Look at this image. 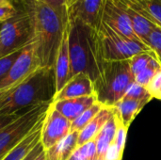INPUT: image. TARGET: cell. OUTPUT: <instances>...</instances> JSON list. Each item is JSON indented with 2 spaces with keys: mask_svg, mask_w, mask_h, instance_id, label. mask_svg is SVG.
Returning a JSON list of instances; mask_svg holds the SVG:
<instances>
[{
  "mask_svg": "<svg viewBox=\"0 0 161 160\" xmlns=\"http://www.w3.org/2000/svg\"><path fill=\"white\" fill-rule=\"evenodd\" d=\"M13 5L27 13L34 33V52L40 68L55 69L56 59L69 17L45 4L42 0H14Z\"/></svg>",
  "mask_w": 161,
  "mask_h": 160,
  "instance_id": "obj_1",
  "label": "cell"
},
{
  "mask_svg": "<svg viewBox=\"0 0 161 160\" xmlns=\"http://www.w3.org/2000/svg\"><path fill=\"white\" fill-rule=\"evenodd\" d=\"M68 44L71 78L77 74H85L94 82L105 63L97 29L78 19H69Z\"/></svg>",
  "mask_w": 161,
  "mask_h": 160,
  "instance_id": "obj_2",
  "label": "cell"
},
{
  "mask_svg": "<svg viewBox=\"0 0 161 160\" xmlns=\"http://www.w3.org/2000/svg\"><path fill=\"white\" fill-rule=\"evenodd\" d=\"M55 95V69L38 68L10 93L0 95V115L16 113L42 104H52Z\"/></svg>",
  "mask_w": 161,
  "mask_h": 160,
  "instance_id": "obj_3",
  "label": "cell"
},
{
  "mask_svg": "<svg viewBox=\"0 0 161 160\" xmlns=\"http://www.w3.org/2000/svg\"><path fill=\"white\" fill-rule=\"evenodd\" d=\"M134 82L128 60L105 61L101 74L93 82L94 94L99 103L113 108Z\"/></svg>",
  "mask_w": 161,
  "mask_h": 160,
  "instance_id": "obj_4",
  "label": "cell"
},
{
  "mask_svg": "<svg viewBox=\"0 0 161 160\" xmlns=\"http://www.w3.org/2000/svg\"><path fill=\"white\" fill-rule=\"evenodd\" d=\"M97 31L105 61L129 60L134 56L143 52L153 53L142 41H133L122 36L104 23H101Z\"/></svg>",
  "mask_w": 161,
  "mask_h": 160,
  "instance_id": "obj_5",
  "label": "cell"
},
{
  "mask_svg": "<svg viewBox=\"0 0 161 160\" xmlns=\"http://www.w3.org/2000/svg\"><path fill=\"white\" fill-rule=\"evenodd\" d=\"M15 7L18 9L17 14L5 21L0 31V58L22 50L34 41L29 16L19 7Z\"/></svg>",
  "mask_w": 161,
  "mask_h": 160,
  "instance_id": "obj_6",
  "label": "cell"
},
{
  "mask_svg": "<svg viewBox=\"0 0 161 160\" xmlns=\"http://www.w3.org/2000/svg\"><path fill=\"white\" fill-rule=\"evenodd\" d=\"M50 105L36 106L0 132V160L16 147L39 122L44 119Z\"/></svg>",
  "mask_w": 161,
  "mask_h": 160,
  "instance_id": "obj_7",
  "label": "cell"
},
{
  "mask_svg": "<svg viewBox=\"0 0 161 160\" xmlns=\"http://www.w3.org/2000/svg\"><path fill=\"white\" fill-rule=\"evenodd\" d=\"M38 68L40 67L34 52V43L31 42L22 49L19 57L0 81V92L15 89Z\"/></svg>",
  "mask_w": 161,
  "mask_h": 160,
  "instance_id": "obj_8",
  "label": "cell"
},
{
  "mask_svg": "<svg viewBox=\"0 0 161 160\" xmlns=\"http://www.w3.org/2000/svg\"><path fill=\"white\" fill-rule=\"evenodd\" d=\"M72 123L50 105L43 119L41 131V144L48 150L71 132Z\"/></svg>",
  "mask_w": 161,
  "mask_h": 160,
  "instance_id": "obj_9",
  "label": "cell"
},
{
  "mask_svg": "<svg viewBox=\"0 0 161 160\" xmlns=\"http://www.w3.org/2000/svg\"><path fill=\"white\" fill-rule=\"evenodd\" d=\"M102 23L108 25L122 36L133 41H142L134 33L130 20L119 0H107L103 10Z\"/></svg>",
  "mask_w": 161,
  "mask_h": 160,
  "instance_id": "obj_10",
  "label": "cell"
},
{
  "mask_svg": "<svg viewBox=\"0 0 161 160\" xmlns=\"http://www.w3.org/2000/svg\"><path fill=\"white\" fill-rule=\"evenodd\" d=\"M107 0H75L68 7L69 19H78L98 29Z\"/></svg>",
  "mask_w": 161,
  "mask_h": 160,
  "instance_id": "obj_11",
  "label": "cell"
},
{
  "mask_svg": "<svg viewBox=\"0 0 161 160\" xmlns=\"http://www.w3.org/2000/svg\"><path fill=\"white\" fill-rule=\"evenodd\" d=\"M92 94H94V84L92 79L85 74H77L56 93L53 102L90 96Z\"/></svg>",
  "mask_w": 161,
  "mask_h": 160,
  "instance_id": "obj_12",
  "label": "cell"
},
{
  "mask_svg": "<svg viewBox=\"0 0 161 160\" xmlns=\"http://www.w3.org/2000/svg\"><path fill=\"white\" fill-rule=\"evenodd\" d=\"M96 102H98L96 95L92 94L90 96L55 101L52 102L51 105L61 115H63L66 119H68L71 123H73L86 109H88Z\"/></svg>",
  "mask_w": 161,
  "mask_h": 160,
  "instance_id": "obj_13",
  "label": "cell"
},
{
  "mask_svg": "<svg viewBox=\"0 0 161 160\" xmlns=\"http://www.w3.org/2000/svg\"><path fill=\"white\" fill-rule=\"evenodd\" d=\"M152 97L142 99H132L123 97L113 108L114 114L120 124L129 128L135 118L142 111V109L152 100Z\"/></svg>",
  "mask_w": 161,
  "mask_h": 160,
  "instance_id": "obj_14",
  "label": "cell"
},
{
  "mask_svg": "<svg viewBox=\"0 0 161 160\" xmlns=\"http://www.w3.org/2000/svg\"><path fill=\"white\" fill-rule=\"evenodd\" d=\"M56 93L58 92L71 79V61L68 44V27L64 34L55 64Z\"/></svg>",
  "mask_w": 161,
  "mask_h": 160,
  "instance_id": "obj_15",
  "label": "cell"
},
{
  "mask_svg": "<svg viewBox=\"0 0 161 160\" xmlns=\"http://www.w3.org/2000/svg\"><path fill=\"white\" fill-rule=\"evenodd\" d=\"M113 114L114 108L105 106L100 110V112L78 133V147L94 140L100 132V130L103 128V126L113 116Z\"/></svg>",
  "mask_w": 161,
  "mask_h": 160,
  "instance_id": "obj_16",
  "label": "cell"
},
{
  "mask_svg": "<svg viewBox=\"0 0 161 160\" xmlns=\"http://www.w3.org/2000/svg\"><path fill=\"white\" fill-rule=\"evenodd\" d=\"M161 28V0H121Z\"/></svg>",
  "mask_w": 161,
  "mask_h": 160,
  "instance_id": "obj_17",
  "label": "cell"
},
{
  "mask_svg": "<svg viewBox=\"0 0 161 160\" xmlns=\"http://www.w3.org/2000/svg\"><path fill=\"white\" fill-rule=\"evenodd\" d=\"M78 133L71 131L63 140L48 150L44 151L46 160H68L78 147Z\"/></svg>",
  "mask_w": 161,
  "mask_h": 160,
  "instance_id": "obj_18",
  "label": "cell"
},
{
  "mask_svg": "<svg viewBox=\"0 0 161 160\" xmlns=\"http://www.w3.org/2000/svg\"><path fill=\"white\" fill-rule=\"evenodd\" d=\"M43 120L39 122L29 134L14 147L2 160H24L32 149L41 141V131Z\"/></svg>",
  "mask_w": 161,
  "mask_h": 160,
  "instance_id": "obj_19",
  "label": "cell"
},
{
  "mask_svg": "<svg viewBox=\"0 0 161 160\" xmlns=\"http://www.w3.org/2000/svg\"><path fill=\"white\" fill-rule=\"evenodd\" d=\"M121 5L123 6L125 13L127 14L132 28L134 30V33L136 34V36L144 43L146 44L147 42V39L151 33V31L156 27V25L151 23L149 20H147L146 18H144L143 16H142L140 13H138L137 11H135L133 8H131L130 7H128L126 4H125L123 1L119 0ZM147 45V44H146Z\"/></svg>",
  "mask_w": 161,
  "mask_h": 160,
  "instance_id": "obj_20",
  "label": "cell"
},
{
  "mask_svg": "<svg viewBox=\"0 0 161 160\" xmlns=\"http://www.w3.org/2000/svg\"><path fill=\"white\" fill-rule=\"evenodd\" d=\"M117 124H118L117 118L115 114H113V116L107 122V124L103 126V128L96 136L95 142H96L97 157L104 158V156L106 155L107 151L108 150V148L113 142L116 129H117Z\"/></svg>",
  "mask_w": 161,
  "mask_h": 160,
  "instance_id": "obj_21",
  "label": "cell"
},
{
  "mask_svg": "<svg viewBox=\"0 0 161 160\" xmlns=\"http://www.w3.org/2000/svg\"><path fill=\"white\" fill-rule=\"evenodd\" d=\"M105 106L102 105L99 102H96L92 107H90L88 109H86L78 118H76L73 123L71 126V131H76L80 132L104 108Z\"/></svg>",
  "mask_w": 161,
  "mask_h": 160,
  "instance_id": "obj_22",
  "label": "cell"
},
{
  "mask_svg": "<svg viewBox=\"0 0 161 160\" xmlns=\"http://www.w3.org/2000/svg\"><path fill=\"white\" fill-rule=\"evenodd\" d=\"M155 58H157L155 54L151 52H143L131 58L128 62L133 74L136 76L143 70L148 68Z\"/></svg>",
  "mask_w": 161,
  "mask_h": 160,
  "instance_id": "obj_23",
  "label": "cell"
},
{
  "mask_svg": "<svg viewBox=\"0 0 161 160\" xmlns=\"http://www.w3.org/2000/svg\"><path fill=\"white\" fill-rule=\"evenodd\" d=\"M160 70V62L158 60V58H155L148 68H146L145 70H143L142 73H140L139 74L135 76V82L146 88L147 85L150 83V81L153 79V77L156 75V74Z\"/></svg>",
  "mask_w": 161,
  "mask_h": 160,
  "instance_id": "obj_24",
  "label": "cell"
},
{
  "mask_svg": "<svg viewBox=\"0 0 161 160\" xmlns=\"http://www.w3.org/2000/svg\"><path fill=\"white\" fill-rule=\"evenodd\" d=\"M73 155L79 160H92L94 158L97 156L95 139L85 143L82 146L77 147Z\"/></svg>",
  "mask_w": 161,
  "mask_h": 160,
  "instance_id": "obj_25",
  "label": "cell"
},
{
  "mask_svg": "<svg viewBox=\"0 0 161 160\" xmlns=\"http://www.w3.org/2000/svg\"><path fill=\"white\" fill-rule=\"evenodd\" d=\"M146 44L155 54L156 58L161 64V28L156 26L151 31Z\"/></svg>",
  "mask_w": 161,
  "mask_h": 160,
  "instance_id": "obj_26",
  "label": "cell"
},
{
  "mask_svg": "<svg viewBox=\"0 0 161 160\" xmlns=\"http://www.w3.org/2000/svg\"><path fill=\"white\" fill-rule=\"evenodd\" d=\"M127 132H128V128L125 127V125H123L122 124H120L118 122L117 129H116V133H115V137H114V140H113V142L112 143L117 147V149L122 154H124L125 149Z\"/></svg>",
  "mask_w": 161,
  "mask_h": 160,
  "instance_id": "obj_27",
  "label": "cell"
},
{
  "mask_svg": "<svg viewBox=\"0 0 161 160\" xmlns=\"http://www.w3.org/2000/svg\"><path fill=\"white\" fill-rule=\"evenodd\" d=\"M124 96L127 97V98H132V99H142V98H146V97L153 98V96L149 93V91H147V89L145 87L141 86V85L137 84L136 82H134L133 84H131L129 86V88L127 89V91Z\"/></svg>",
  "mask_w": 161,
  "mask_h": 160,
  "instance_id": "obj_28",
  "label": "cell"
},
{
  "mask_svg": "<svg viewBox=\"0 0 161 160\" xmlns=\"http://www.w3.org/2000/svg\"><path fill=\"white\" fill-rule=\"evenodd\" d=\"M35 108V107H34ZM33 108H25L23 109L19 112L16 113H12V114H4V115H0V132L3 131L7 126H8L9 124H11L13 122H15L18 118H20L21 116H23L24 114L27 113L29 110H31Z\"/></svg>",
  "mask_w": 161,
  "mask_h": 160,
  "instance_id": "obj_29",
  "label": "cell"
},
{
  "mask_svg": "<svg viewBox=\"0 0 161 160\" xmlns=\"http://www.w3.org/2000/svg\"><path fill=\"white\" fill-rule=\"evenodd\" d=\"M149 93L153 96V98L158 99L161 96V70L158 71L150 83L146 87Z\"/></svg>",
  "mask_w": 161,
  "mask_h": 160,
  "instance_id": "obj_30",
  "label": "cell"
},
{
  "mask_svg": "<svg viewBox=\"0 0 161 160\" xmlns=\"http://www.w3.org/2000/svg\"><path fill=\"white\" fill-rule=\"evenodd\" d=\"M45 4L49 5L51 8L58 11L64 16H68V7L70 0H42Z\"/></svg>",
  "mask_w": 161,
  "mask_h": 160,
  "instance_id": "obj_31",
  "label": "cell"
},
{
  "mask_svg": "<svg viewBox=\"0 0 161 160\" xmlns=\"http://www.w3.org/2000/svg\"><path fill=\"white\" fill-rule=\"evenodd\" d=\"M17 12L18 9L13 3L8 6H0V23H4L5 21L15 16Z\"/></svg>",
  "mask_w": 161,
  "mask_h": 160,
  "instance_id": "obj_32",
  "label": "cell"
},
{
  "mask_svg": "<svg viewBox=\"0 0 161 160\" xmlns=\"http://www.w3.org/2000/svg\"><path fill=\"white\" fill-rule=\"evenodd\" d=\"M124 154H122L117 147L112 143L108 150L107 151L106 155L104 156V160H122Z\"/></svg>",
  "mask_w": 161,
  "mask_h": 160,
  "instance_id": "obj_33",
  "label": "cell"
},
{
  "mask_svg": "<svg viewBox=\"0 0 161 160\" xmlns=\"http://www.w3.org/2000/svg\"><path fill=\"white\" fill-rule=\"evenodd\" d=\"M43 151V147H42V145L41 144V141L32 149V151L25 157V159L24 160H34Z\"/></svg>",
  "mask_w": 161,
  "mask_h": 160,
  "instance_id": "obj_34",
  "label": "cell"
},
{
  "mask_svg": "<svg viewBox=\"0 0 161 160\" xmlns=\"http://www.w3.org/2000/svg\"><path fill=\"white\" fill-rule=\"evenodd\" d=\"M34 160H46V158H45V154H44V150L35 158Z\"/></svg>",
  "mask_w": 161,
  "mask_h": 160,
  "instance_id": "obj_35",
  "label": "cell"
},
{
  "mask_svg": "<svg viewBox=\"0 0 161 160\" xmlns=\"http://www.w3.org/2000/svg\"><path fill=\"white\" fill-rule=\"evenodd\" d=\"M12 4L11 0H0V6H8Z\"/></svg>",
  "mask_w": 161,
  "mask_h": 160,
  "instance_id": "obj_36",
  "label": "cell"
},
{
  "mask_svg": "<svg viewBox=\"0 0 161 160\" xmlns=\"http://www.w3.org/2000/svg\"><path fill=\"white\" fill-rule=\"evenodd\" d=\"M92 160H104V159H103V157H97V156H96L94 158H92Z\"/></svg>",
  "mask_w": 161,
  "mask_h": 160,
  "instance_id": "obj_37",
  "label": "cell"
},
{
  "mask_svg": "<svg viewBox=\"0 0 161 160\" xmlns=\"http://www.w3.org/2000/svg\"><path fill=\"white\" fill-rule=\"evenodd\" d=\"M68 160H79V159H77V158H76V157H75L74 155H72V157H70V158H69Z\"/></svg>",
  "mask_w": 161,
  "mask_h": 160,
  "instance_id": "obj_38",
  "label": "cell"
},
{
  "mask_svg": "<svg viewBox=\"0 0 161 160\" xmlns=\"http://www.w3.org/2000/svg\"><path fill=\"white\" fill-rule=\"evenodd\" d=\"M2 25H3V23H0V31H1V29H2Z\"/></svg>",
  "mask_w": 161,
  "mask_h": 160,
  "instance_id": "obj_39",
  "label": "cell"
},
{
  "mask_svg": "<svg viewBox=\"0 0 161 160\" xmlns=\"http://www.w3.org/2000/svg\"><path fill=\"white\" fill-rule=\"evenodd\" d=\"M74 1H75V0H70V3H69V5H70V4H71V3H73V2H74Z\"/></svg>",
  "mask_w": 161,
  "mask_h": 160,
  "instance_id": "obj_40",
  "label": "cell"
},
{
  "mask_svg": "<svg viewBox=\"0 0 161 160\" xmlns=\"http://www.w3.org/2000/svg\"><path fill=\"white\" fill-rule=\"evenodd\" d=\"M158 100H161V96H160V97H159V99H158Z\"/></svg>",
  "mask_w": 161,
  "mask_h": 160,
  "instance_id": "obj_41",
  "label": "cell"
}]
</instances>
